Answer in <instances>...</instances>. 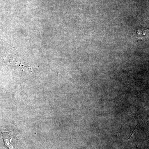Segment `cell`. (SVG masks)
<instances>
[{
  "mask_svg": "<svg viewBox=\"0 0 149 149\" xmlns=\"http://www.w3.org/2000/svg\"><path fill=\"white\" fill-rule=\"evenodd\" d=\"M4 142L6 146L9 149H15V148L14 133L13 130L8 132H2Z\"/></svg>",
  "mask_w": 149,
  "mask_h": 149,
  "instance_id": "6da1fadb",
  "label": "cell"
},
{
  "mask_svg": "<svg viewBox=\"0 0 149 149\" xmlns=\"http://www.w3.org/2000/svg\"><path fill=\"white\" fill-rule=\"evenodd\" d=\"M148 30L144 28H140L136 29L133 33V37L136 39H142L146 37Z\"/></svg>",
  "mask_w": 149,
  "mask_h": 149,
  "instance_id": "7a4b0ae2",
  "label": "cell"
}]
</instances>
